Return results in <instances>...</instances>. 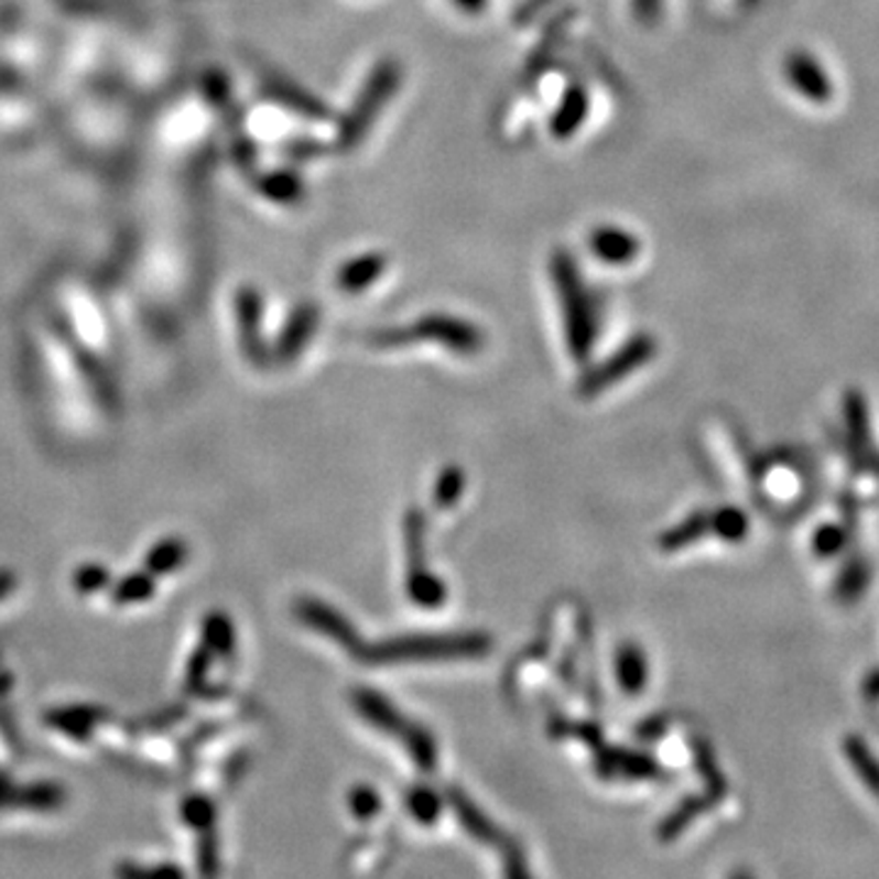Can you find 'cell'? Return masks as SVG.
<instances>
[{
	"mask_svg": "<svg viewBox=\"0 0 879 879\" xmlns=\"http://www.w3.org/2000/svg\"><path fill=\"white\" fill-rule=\"evenodd\" d=\"M345 650L365 664L393 662H425V660H459L481 658L491 650V640L484 633H413L379 642H365L355 630Z\"/></svg>",
	"mask_w": 879,
	"mask_h": 879,
	"instance_id": "1",
	"label": "cell"
},
{
	"mask_svg": "<svg viewBox=\"0 0 879 879\" xmlns=\"http://www.w3.org/2000/svg\"><path fill=\"white\" fill-rule=\"evenodd\" d=\"M550 276L555 284L565 337L572 357L584 362L592 355L596 335H599V311L592 289L582 276L579 262L569 250H555L550 257Z\"/></svg>",
	"mask_w": 879,
	"mask_h": 879,
	"instance_id": "2",
	"label": "cell"
},
{
	"mask_svg": "<svg viewBox=\"0 0 879 879\" xmlns=\"http://www.w3.org/2000/svg\"><path fill=\"white\" fill-rule=\"evenodd\" d=\"M413 343H435L453 349L455 355L471 357L481 352L487 337L475 323L447 313H427L403 328H389L371 335V345L377 347H403Z\"/></svg>",
	"mask_w": 879,
	"mask_h": 879,
	"instance_id": "3",
	"label": "cell"
},
{
	"mask_svg": "<svg viewBox=\"0 0 879 879\" xmlns=\"http://www.w3.org/2000/svg\"><path fill=\"white\" fill-rule=\"evenodd\" d=\"M403 82V69L393 56H384L375 69L369 72L367 82L359 88L355 104L349 106L345 118L337 128V142L343 146H357L367 138V132L375 126L391 98L399 94Z\"/></svg>",
	"mask_w": 879,
	"mask_h": 879,
	"instance_id": "4",
	"label": "cell"
},
{
	"mask_svg": "<svg viewBox=\"0 0 879 879\" xmlns=\"http://www.w3.org/2000/svg\"><path fill=\"white\" fill-rule=\"evenodd\" d=\"M352 704L357 708V714L369 720V726H375L377 730L387 732V736L397 738L401 746L409 750V755L423 772L435 770L437 762L435 742L431 736H427L425 728L415 726L413 720L405 718L397 706L389 704L384 696L371 690H355Z\"/></svg>",
	"mask_w": 879,
	"mask_h": 879,
	"instance_id": "5",
	"label": "cell"
},
{
	"mask_svg": "<svg viewBox=\"0 0 879 879\" xmlns=\"http://www.w3.org/2000/svg\"><path fill=\"white\" fill-rule=\"evenodd\" d=\"M658 355V340L650 333H638L630 337L626 345H621L616 352L604 359L601 365L592 367L579 381V393L586 399L599 397L608 387L618 384L626 377L633 375L636 369L652 362V357Z\"/></svg>",
	"mask_w": 879,
	"mask_h": 879,
	"instance_id": "6",
	"label": "cell"
},
{
	"mask_svg": "<svg viewBox=\"0 0 879 879\" xmlns=\"http://www.w3.org/2000/svg\"><path fill=\"white\" fill-rule=\"evenodd\" d=\"M449 804H453L455 814L459 818V824L465 826V831H469L471 836H475L479 843L484 845H491L496 853H501V858L506 862V870L511 875H525V867H523V855L521 848H518L516 843H511V838H506L499 826L491 824V818H487L481 814V811L471 804V799H467L465 794L459 792V789H453L449 792Z\"/></svg>",
	"mask_w": 879,
	"mask_h": 879,
	"instance_id": "7",
	"label": "cell"
},
{
	"mask_svg": "<svg viewBox=\"0 0 879 879\" xmlns=\"http://www.w3.org/2000/svg\"><path fill=\"white\" fill-rule=\"evenodd\" d=\"M589 247L599 262L611 267L636 262L640 254V240L621 225H599V228H594L589 235Z\"/></svg>",
	"mask_w": 879,
	"mask_h": 879,
	"instance_id": "8",
	"label": "cell"
},
{
	"mask_svg": "<svg viewBox=\"0 0 879 879\" xmlns=\"http://www.w3.org/2000/svg\"><path fill=\"white\" fill-rule=\"evenodd\" d=\"M387 267H389V257L384 252H365L359 257H352L337 269V286H340L345 293H362L384 276Z\"/></svg>",
	"mask_w": 879,
	"mask_h": 879,
	"instance_id": "9",
	"label": "cell"
},
{
	"mask_svg": "<svg viewBox=\"0 0 879 879\" xmlns=\"http://www.w3.org/2000/svg\"><path fill=\"white\" fill-rule=\"evenodd\" d=\"M586 116H589V91L582 84H572L565 88L555 112H552L550 132L557 140H569L584 126Z\"/></svg>",
	"mask_w": 879,
	"mask_h": 879,
	"instance_id": "10",
	"label": "cell"
},
{
	"mask_svg": "<svg viewBox=\"0 0 879 879\" xmlns=\"http://www.w3.org/2000/svg\"><path fill=\"white\" fill-rule=\"evenodd\" d=\"M267 96L279 100L281 106L296 110L299 116L306 120H330V110L321 98L311 96L306 88L286 82L284 76H269L267 78Z\"/></svg>",
	"mask_w": 879,
	"mask_h": 879,
	"instance_id": "11",
	"label": "cell"
},
{
	"mask_svg": "<svg viewBox=\"0 0 879 879\" xmlns=\"http://www.w3.org/2000/svg\"><path fill=\"white\" fill-rule=\"evenodd\" d=\"M318 321H321L318 306H313V303H301V306L291 313L284 333L279 337L276 357L284 359V362L299 357L301 349L308 345L315 328H318Z\"/></svg>",
	"mask_w": 879,
	"mask_h": 879,
	"instance_id": "12",
	"label": "cell"
},
{
	"mask_svg": "<svg viewBox=\"0 0 879 879\" xmlns=\"http://www.w3.org/2000/svg\"><path fill=\"white\" fill-rule=\"evenodd\" d=\"M601 774L606 777H633V780H642V777H658L660 770L658 764L652 762L645 755H636L628 750H604V755L596 758Z\"/></svg>",
	"mask_w": 879,
	"mask_h": 879,
	"instance_id": "13",
	"label": "cell"
},
{
	"mask_svg": "<svg viewBox=\"0 0 879 879\" xmlns=\"http://www.w3.org/2000/svg\"><path fill=\"white\" fill-rule=\"evenodd\" d=\"M616 677L621 690L628 694H638L648 682V660L640 648L628 642L616 655Z\"/></svg>",
	"mask_w": 879,
	"mask_h": 879,
	"instance_id": "14",
	"label": "cell"
},
{
	"mask_svg": "<svg viewBox=\"0 0 879 879\" xmlns=\"http://www.w3.org/2000/svg\"><path fill=\"white\" fill-rule=\"evenodd\" d=\"M259 323H262V303H259L257 291L245 289L240 293V325H242V343L247 355L259 359L264 352L262 337H259Z\"/></svg>",
	"mask_w": 879,
	"mask_h": 879,
	"instance_id": "15",
	"label": "cell"
},
{
	"mask_svg": "<svg viewBox=\"0 0 879 879\" xmlns=\"http://www.w3.org/2000/svg\"><path fill=\"white\" fill-rule=\"evenodd\" d=\"M188 555L186 543L178 538H166L160 545H154L150 555H146L144 565L152 574H169L184 565V560Z\"/></svg>",
	"mask_w": 879,
	"mask_h": 879,
	"instance_id": "16",
	"label": "cell"
},
{
	"mask_svg": "<svg viewBox=\"0 0 879 879\" xmlns=\"http://www.w3.org/2000/svg\"><path fill=\"white\" fill-rule=\"evenodd\" d=\"M262 194L274 200L291 206V203H299L303 198V182L293 172H272L262 178Z\"/></svg>",
	"mask_w": 879,
	"mask_h": 879,
	"instance_id": "17",
	"label": "cell"
},
{
	"mask_svg": "<svg viewBox=\"0 0 879 879\" xmlns=\"http://www.w3.org/2000/svg\"><path fill=\"white\" fill-rule=\"evenodd\" d=\"M409 596L423 608H437L447 599V589L433 572L423 569L409 574Z\"/></svg>",
	"mask_w": 879,
	"mask_h": 879,
	"instance_id": "18",
	"label": "cell"
},
{
	"mask_svg": "<svg viewBox=\"0 0 879 879\" xmlns=\"http://www.w3.org/2000/svg\"><path fill=\"white\" fill-rule=\"evenodd\" d=\"M708 531H712V525H708V518L704 513H694L692 518H686V521L680 523L677 528H672L670 533H664L662 540H660V545H662V550H668V552L682 550L684 545L696 543V540L702 538V535H706Z\"/></svg>",
	"mask_w": 879,
	"mask_h": 879,
	"instance_id": "19",
	"label": "cell"
},
{
	"mask_svg": "<svg viewBox=\"0 0 879 879\" xmlns=\"http://www.w3.org/2000/svg\"><path fill=\"white\" fill-rule=\"evenodd\" d=\"M405 809H409V814L419 821V824L433 826L440 818V811H443V802H440V796L431 792L427 786H415L405 794Z\"/></svg>",
	"mask_w": 879,
	"mask_h": 879,
	"instance_id": "20",
	"label": "cell"
},
{
	"mask_svg": "<svg viewBox=\"0 0 879 879\" xmlns=\"http://www.w3.org/2000/svg\"><path fill=\"white\" fill-rule=\"evenodd\" d=\"M203 642L210 648V652L216 650L218 655H230L235 633L228 618L223 614H210L206 618V626H203Z\"/></svg>",
	"mask_w": 879,
	"mask_h": 879,
	"instance_id": "21",
	"label": "cell"
},
{
	"mask_svg": "<svg viewBox=\"0 0 879 879\" xmlns=\"http://www.w3.org/2000/svg\"><path fill=\"white\" fill-rule=\"evenodd\" d=\"M154 594V582L146 574H130L122 579L116 589H112V601L118 604H134L146 601Z\"/></svg>",
	"mask_w": 879,
	"mask_h": 879,
	"instance_id": "22",
	"label": "cell"
},
{
	"mask_svg": "<svg viewBox=\"0 0 879 879\" xmlns=\"http://www.w3.org/2000/svg\"><path fill=\"white\" fill-rule=\"evenodd\" d=\"M94 716H98V712H91V708H69V712L50 714L47 720L50 726L72 732V736H86L88 728L94 726Z\"/></svg>",
	"mask_w": 879,
	"mask_h": 879,
	"instance_id": "23",
	"label": "cell"
},
{
	"mask_svg": "<svg viewBox=\"0 0 879 879\" xmlns=\"http://www.w3.org/2000/svg\"><path fill=\"white\" fill-rule=\"evenodd\" d=\"M462 489H465V475H462L459 467H447L443 475H440L437 484H435V506L437 509H447V506H453Z\"/></svg>",
	"mask_w": 879,
	"mask_h": 879,
	"instance_id": "24",
	"label": "cell"
},
{
	"mask_svg": "<svg viewBox=\"0 0 879 879\" xmlns=\"http://www.w3.org/2000/svg\"><path fill=\"white\" fill-rule=\"evenodd\" d=\"M708 525H712L714 533H718L720 538H726V540H740L748 531L746 516L738 513L736 509L718 511L714 518H708Z\"/></svg>",
	"mask_w": 879,
	"mask_h": 879,
	"instance_id": "25",
	"label": "cell"
},
{
	"mask_svg": "<svg viewBox=\"0 0 879 879\" xmlns=\"http://www.w3.org/2000/svg\"><path fill=\"white\" fill-rule=\"evenodd\" d=\"M20 806H32V809H54L59 806L62 802V789H56L52 784H37V786H30L25 792L20 794Z\"/></svg>",
	"mask_w": 879,
	"mask_h": 879,
	"instance_id": "26",
	"label": "cell"
},
{
	"mask_svg": "<svg viewBox=\"0 0 879 879\" xmlns=\"http://www.w3.org/2000/svg\"><path fill=\"white\" fill-rule=\"evenodd\" d=\"M349 809L355 811L357 818H371L381 811V799L369 786H357L352 794H349Z\"/></svg>",
	"mask_w": 879,
	"mask_h": 879,
	"instance_id": "27",
	"label": "cell"
},
{
	"mask_svg": "<svg viewBox=\"0 0 879 879\" xmlns=\"http://www.w3.org/2000/svg\"><path fill=\"white\" fill-rule=\"evenodd\" d=\"M662 6L664 0H630V10H633V18L640 22L642 28H655L662 18Z\"/></svg>",
	"mask_w": 879,
	"mask_h": 879,
	"instance_id": "28",
	"label": "cell"
},
{
	"mask_svg": "<svg viewBox=\"0 0 879 879\" xmlns=\"http://www.w3.org/2000/svg\"><path fill=\"white\" fill-rule=\"evenodd\" d=\"M213 814H216V811H213V806L200 796L188 799L184 804V816L191 826H208L213 821Z\"/></svg>",
	"mask_w": 879,
	"mask_h": 879,
	"instance_id": "29",
	"label": "cell"
},
{
	"mask_svg": "<svg viewBox=\"0 0 879 879\" xmlns=\"http://www.w3.org/2000/svg\"><path fill=\"white\" fill-rule=\"evenodd\" d=\"M76 589L82 592H96L100 586L108 584V572L104 567H96V565H88L84 569L76 572Z\"/></svg>",
	"mask_w": 879,
	"mask_h": 879,
	"instance_id": "30",
	"label": "cell"
},
{
	"mask_svg": "<svg viewBox=\"0 0 879 879\" xmlns=\"http://www.w3.org/2000/svg\"><path fill=\"white\" fill-rule=\"evenodd\" d=\"M208 662H210V648L206 645V642H203V648L196 652L194 658H191V664H188V686L191 690H194V686H200V682H203V677H206V672H208Z\"/></svg>",
	"mask_w": 879,
	"mask_h": 879,
	"instance_id": "31",
	"label": "cell"
},
{
	"mask_svg": "<svg viewBox=\"0 0 879 879\" xmlns=\"http://www.w3.org/2000/svg\"><path fill=\"white\" fill-rule=\"evenodd\" d=\"M550 3H552V0H525V6H523L521 10H518V15H516V18L521 20V22H525L528 18L538 15L540 10H543V8H545V6H550Z\"/></svg>",
	"mask_w": 879,
	"mask_h": 879,
	"instance_id": "32",
	"label": "cell"
},
{
	"mask_svg": "<svg viewBox=\"0 0 879 879\" xmlns=\"http://www.w3.org/2000/svg\"><path fill=\"white\" fill-rule=\"evenodd\" d=\"M453 3L462 10V13H469V15H479L484 8L489 6V0H453Z\"/></svg>",
	"mask_w": 879,
	"mask_h": 879,
	"instance_id": "33",
	"label": "cell"
},
{
	"mask_svg": "<svg viewBox=\"0 0 879 879\" xmlns=\"http://www.w3.org/2000/svg\"><path fill=\"white\" fill-rule=\"evenodd\" d=\"M13 574L10 572H0V596H6L10 589H13Z\"/></svg>",
	"mask_w": 879,
	"mask_h": 879,
	"instance_id": "34",
	"label": "cell"
}]
</instances>
